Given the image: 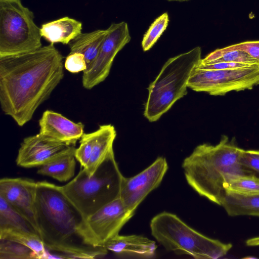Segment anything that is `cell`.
Wrapping results in <instances>:
<instances>
[{
    "label": "cell",
    "instance_id": "obj_1",
    "mask_svg": "<svg viewBox=\"0 0 259 259\" xmlns=\"http://www.w3.org/2000/svg\"><path fill=\"white\" fill-rule=\"evenodd\" d=\"M64 77L63 56L54 44L0 57V104L20 126L29 121Z\"/></svg>",
    "mask_w": 259,
    "mask_h": 259
},
{
    "label": "cell",
    "instance_id": "obj_2",
    "mask_svg": "<svg viewBox=\"0 0 259 259\" xmlns=\"http://www.w3.org/2000/svg\"><path fill=\"white\" fill-rule=\"evenodd\" d=\"M35 214L39 236L46 248L67 258H94L106 255L105 247L85 244L79 234L84 218L62 191L47 181L37 182Z\"/></svg>",
    "mask_w": 259,
    "mask_h": 259
},
{
    "label": "cell",
    "instance_id": "obj_3",
    "mask_svg": "<svg viewBox=\"0 0 259 259\" xmlns=\"http://www.w3.org/2000/svg\"><path fill=\"white\" fill-rule=\"evenodd\" d=\"M242 150L234 138L230 140L225 135L217 145L197 146L182 165L188 184L199 195L221 206L226 194L224 186L230 177L252 175L240 163Z\"/></svg>",
    "mask_w": 259,
    "mask_h": 259
},
{
    "label": "cell",
    "instance_id": "obj_4",
    "mask_svg": "<svg viewBox=\"0 0 259 259\" xmlns=\"http://www.w3.org/2000/svg\"><path fill=\"white\" fill-rule=\"evenodd\" d=\"M201 49L196 47L170 58L148 88L144 115L156 121L187 94L188 83L194 69L201 60Z\"/></svg>",
    "mask_w": 259,
    "mask_h": 259
},
{
    "label": "cell",
    "instance_id": "obj_5",
    "mask_svg": "<svg viewBox=\"0 0 259 259\" xmlns=\"http://www.w3.org/2000/svg\"><path fill=\"white\" fill-rule=\"evenodd\" d=\"M123 178L113 152L92 176L81 167L75 178L61 187L85 219L120 197Z\"/></svg>",
    "mask_w": 259,
    "mask_h": 259
},
{
    "label": "cell",
    "instance_id": "obj_6",
    "mask_svg": "<svg viewBox=\"0 0 259 259\" xmlns=\"http://www.w3.org/2000/svg\"><path fill=\"white\" fill-rule=\"evenodd\" d=\"M150 228L153 237L166 250L196 259L219 258L232 247L231 243L206 237L187 225L177 215L166 211L154 216L151 220Z\"/></svg>",
    "mask_w": 259,
    "mask_h": 259
},
{
    "label": "cell",
    "instance_id": "obj_7",
    "mask_svg": "<svg viewBox=\"0 0 259 259\" xmlns=\"http://www.w3.org/2000/svg\"><path fill=\"white\" fill-rule=\"evenodd\" d=\"M34 14L21 0H0V57L35 51L41 46Z\"/></svg>",
    "mask_w": 259,
    "mask_h": 259
},
{
    "label": "cell",
    "instance_id": "obj_8",
    "mask_svg": "<svg viewBox=\"0 0 259 259\" xmlns=\"http://www.w3.org/2000/svg\"><path fill=\"white\" fill-rule=\"evenodd\" d=\"M259 85V64L225 70L200 69L195 67L188 87L196 92L223 96L232 92L251 90Z\"/></svg>",
    "mask_w": 259,
    "mask_h": 259
},
{
    "label": "cell",
    "instance_id": "obj_9",
    "mask_svg": "<svg viewBox=\"0 0 259 259\" xmlns=\"http://www.w3.org/2000/svg\"><path fill=\"white\" fill-rule=\"evenodd\" d=\"M134 214L119 197L84 219L79 234L85 244L104 247L108 241L119 234Z\"/></svg>",
    "mask_w": 259,
    "mask_h": 259
},
{
    "label": "cell",
    "instance_id": "obj_10",
    "mask_svg": "<svg viewBox=\"0 0 259 259\" xmlns=\"http://www.w3.org/2000/svg\"><path fill=\"white\" fill-rule=\"evenodd\" d=\"M107 29V34L97 57L83 72L82 83L86 89L91 90L105 80L115 56L131 39L128 25L125 22L112 23Z\"/></svg>",
    "mask_w": 259,
    "mask_h": 259
},
{
    "label": "cell",
    "instance_id": "obj_11",
    "mask_svg": "<svg viewBox=\"0 0 259 259\" xmlns=\"http://www.w3.org/2000/svg\"><path fill=\"white\" fill-rule=\"evenodd\" d=\"M168 168L166 159L159 157L148 167L135 176L124 177L120 198L126 207L135 212L146 197L159 185Z\"/></svg>",
    "mask_w": 259,
    "mask_h": 259
},
{
    "label": "cell",
    "instance_id": "obj_12",
    "mask_svg": "<svg viewBox=\"0 0 259 259\" xmlns=\"http://www.w3.org/2000/svg\"><path fill=\"white\" fill-rule=\"evenodd\" d=\"M36 187L37 182L29 178L0 180V196L32 226L39 235L35 214Z\"/></svg>",
    "mask_w": 259,
    "mask_h": 259
},
{
    "label": "cell",
    "instance_id": "obj_13",
    "mask_svg": "<svg viewBox=\"0 0 259 259\" xmlns=\"http://www.w3.org/2000/svg\"><path fill=\"white\" fill-rule=\"evenodd\" d=\"M69 146L38 133L24 139L20 144L16 162L17 165L25 168L40 166Z\"/></svg>",
    "mask_w": 259,
    "mask_h": 259
},
{
    "label": "cell",
    "instance_id": "obj_14",
    "mask_svg": "<svg viewBox=\"0 0 259 259\" xmlns=\"http://www.w3.org/2000/svg\"><path fill=\"white\" fill-rule=\"evenodd\" d=\"M39 133L68 146H75L84 134V124L74 122L62 114L47 110L38 122Z\"/></svg>",
    "mask_w": 259,
    "mask_h": 259
},
{
    "label": "cell",
    "instance_id": "obj_15",
    "mask_svg": "<svg viewBox=\"0 0 259 259\" xmlns=\"http://www.w3.org/2000/svg\"><path fill=\"white\" fill-rule=\"evenodd\" d=\"M104 247L120 257L153 258L156 256L155 242L142 235H119L108 241Z\"/></svg>",
    "mask_w": 259,
    "mask_h": 259
},
{
    "label": "cell",
    "instance_id": "obj_16",
    "mask_svg": "<svg viewBox=\"0 0 259 259\" xmlns=\"http://www.w3.org/2000/svg\"><path fill=\"white\" fill-rule=\"evenodd\" d=\"M96 135L90 160L83 170L89 177L92 176L100 165L113 151V145L116 136L113 125L104 124L96 131Z\"/></svg>",
    "mask_w": 259,
    "mask_h": 259
},
{
    "label": "cell",
    "instance_id": "obj_17",
    "mask_svg": "<svg viewBox=\"0 0 259 259\" xmlns=\"http://www.w3.org/2000/svg\"><path fill=\"white\" fill-rule=\"evenodd\" d=\"M82 28L80 21L66 16L43 24L40 30L41 36L50 43L67 45L82 32Z\"/></svg>",
    "mask_w": 259,
    "mask_h": 259
},
{
    "label": "cell",
    "instance_id": "obj_18",
    "mask_svg": "<svg viewBox=\"0 0 259 259\" xmlns=\"http://www.w3.org/2000/svg\"><path fill=\"white\" fill-rule=\"evenodd\" d=\"M75 148L70 146L53 158L40 166L37 173L50 177L60 182L72 178L75 170Z\"/></svg>",
    "mask_w": 259,
    "mask_h": 259
},
{
    "label": "cell",
    "instance_id": "obj_19",
    "mask_svg": "<svg viewBox=\"0 0 259 259\" xmlns=\"http://www.w3.org/2000/svg\"><path fill=\"white\" fill-rule=\"evenodd\" d=\"M107 32L106 29L81 32L68 44L70 52L83 54L89 68L97 57Z\"/></svg>",
    "mask_w": 259,
    "mask_h": 259
},
{
    "label": "cell",
    "instance_id": "obj_20",
    "mask_svg": "<svg viewBox=\"0 0 259 259\" xmlns=\"http://www.w3.org/2000/svg\"><path fill=\"white\" fill-rule=\"evenodd\" d=\"M221 206L231 217L251 215L259 217V194L244 195L226 192Z\"/></svg>",
    "mask_w": 259,
    "mask_h": 259
},
{
    "label": "cell",
    "instance_id": "obj_21",
    "mask_svg": "<svg viewBox=\"0 0 259 259\" xmlns=\"http://www.w3.org/2000/svg\"><path fill=\"white\" fill-rule=\"evenodd\" d=\"M0 239L14 241L29 247L34 251L37 258H48L43 242L36 233L13 227H0Z\"/></svg>",
    "mask_w": 259,
    "mask_h": 259
},
{
    "label": "cell",
    "instance_id": "obj_22",
    "mask_svg": "<svg viewBox=\"0 0 259 259\" xmlns=\"http://www.w3.org/2000/svg\"><path fill=\"white\" fill-rule=\"evenodd\" d=\"M217 62H236L248 64H259L258 62L246 53L232 50L227 47L217 49L207 55L200 62L201 64Z\"/></svg>",
    "mask_w": 259,
    "mask_h": 259
},
{
    "label": "cell",
    "instance_id": "obj_23",
    "mask_svg": "<svg viewBox=\"0 0 259 259\" xmlns=\"http://www.w3.org/2000/svg\"><path fill=\"white\" fill-rule=\"evenodd\" d=\"M226 192L244 195L259 194V178L253 175H236L230 177L225 184Z\"/></svg>",
    "mask_w": 259,
    "mask_h": 259
},
{
    "label": "cell",
    "instance_id": "obj_24",
    "mask_svg": "<svg viewBox=\"0 0 259 259\" xmlns=\"http://www.w3.org/2000/svg\"><path fill=\"white\" fill-rule=\"evenodd\" d=\"M5 227L37 234L32 226L0 196V227Z\"/></svg>",
    "mask_w": 259,
    "mask_h": 259
},
{
    "label": "cell",
    "instance_id": "obj_25",
    "mask_svg": "<svg viewBox=\"0 0 259 259\" xmlns=\"http://www.w3.org/2000/svg\"><path fill=\"white\" fill-rule=\"evenodd\" d=\"M1 259L37 258L33 250L20 243L0 239Z\"/></svg>",
    "mask_w": 259,
    "mask_h": 259
},
{
    "label": "cell",
    "instance_id": "obj_26",
    "mask_svg": "<svg viewBox=\"0 0 259 259\" xmlns=\"http://www.w3.org/2000/svg\"><path fill=\"white\" fill-rule=\"evenodd\" d=\"M168 22L169 16L167 12L163 13L153 21L143 37L142 47L144 51L149 50L154 45L166 29Z\"/></svg>",
    "mask_w": 259,
    "mask_h": 259
},
{
    "label": "cell",
    "instance_id": "obj_27",
    "mask_svg": "<svg viewBox=\"0 0 259 259\" xmlns=\"http://www.w3.org/2000/svg\"><path fill=\"white\" fill-rule=\"evenodd\" d=\"M96 135V131L90 133H84L80 139L79 147L75 149V157L81 167L85 168L90 160Z\"/></svg>",
    "mask_w": 259,
    "mask_h": 259
},
{
    "label": "cell",
    "instance_id": "obj_28",
    "mask_svg": "<svg viewBox=\"0 0 259 259\" xmlns=\"http://www.w3.org/2000/svg\"><path fill=\"white\" fill-rule=\"evenodd\" d=\"M239 160L245 170L259 178V150L243 149Z\"/></svg>",
    "mask_w": 259,
    "mask_h": 259
},
{
    "label": "cell",
    "instance_id": "obj_29",
    "mask_svg": "<svg viewBox=\"0 0 259 259\" xmlns=\"http://www.w3.org/2000/svg\"><path fill=\"white\" fill-rule=\"evenodd\" d=\"M64 66L67 70L71 73L83 72L88 68L84 55L77 52H70L65 59Z\"/></svg>",
    "mask_w": 259,
    "mask_h": 259
},
{
    "label": "cell",
    "instance_id": "obj_30",
    "mask_svg": "<svg viewBox=\"0 0 259 259\" xmlns=\"http://www.w3.org/2000/svg\"><path fill=\"white\" fill-rule=\"evenodd\" d=\"M227 47L230 49L240 50L246 53L259 63V40L242 42Z\"/></svg>",
    "mask_w": 259,
    "mask_h": 259
},
{
    "label": "cell",
    "instance_id": "obj_31",
    "mask_svg": "<svg viewBox=\"0 0 259 259\" xmlns=\"http://www.w3.org/2000/svg\"><path fill=\"white\" fill-rule=\"evenodd\" d=\"M201 62V61H200ZM254 64L236 62H217L207 64H199L196 67L200 69L225 70L234 69L249 67Z\"/></svg>",
    "mask_w": 259,
    "mask_h": 259
},
{
    "label": "cell",
    "instance_id": "obj_32",
    "mask_svg": "<svg viewBox=\"0 0 259 259\" xmlns=\"http://www.w3.org/2000/svg\"><path fill=\"white\" fill-rule=\"evenodd\" d=\"M245 243L248 246H259V236L253 237L247 239Z\"/></svg>",
    "mask_w": 259,
    "mask_h": 259
},
{
    "label": "cell",
    "instance_id": "obj_33",
    "mask_svg": "<svg viewBox=\"0 0 259 259\" xmlns=\"http://www.w3.org/2000/svg\"><path fill=\"white\" fill-rule=\"evenodd\" d=\"M168 1H177V2H186V1H189L190 0H166Z\"/></svg>",
    "mask_w": 259,
    "mask_h": 259
}]
</instances>
